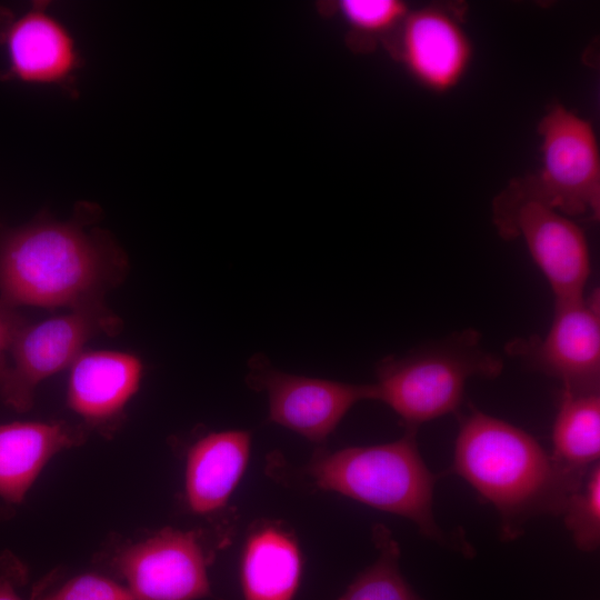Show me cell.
<instances>
[{"label": "cell", "mask_w": 600, "mask_h": 600, "mask_svg": "<svg viewBox=\"0 0 600 600\" xmlns=\"http://www.w3.org/2000/svg\"><path fill=\"white\" fill-rule=\"evenodd\" d=\"M27 323L16 307L0 299V382L9 368L12 344Z\"/></svg>", "instance_id": "cell-22"}, {"label": "cell", "mask_w": 600, "mask_h": 600, "mask_svg": "<svg viewBox=\"0 0 600 600\" xmlns=\"http://www.w3.org/2000/svg\"><path fill=\"white\" fill-rule=\"evenodd\" d=\"M38 1L16 16L0 7V47L6 56L3 80L54 84L70 89L81 58L67 28Z\"/></svg>", "instance_id": "cell-11"}, {"label": "cell", "mask_w": 600, "mask_h": 600, "mask_svg": "<svg viewBox=\"0 0 600 600\" xmlns=\"http://www.w3.org/2000/svg\"><path fill=\"white\" fill-rule=\"evenodd\" d=\"M301 571L300 547L289 528L268 520L252 526L240 562L244 600H292Z\"/></svg>", "instance_id": "cell-16"}, {"label": "cell", "mask_w": 600, "mask_h": 600, "mask_svg": "<svg viewBox=\"0 0 600 600\" xmlns=\"http://www.w3.org/2000/svg\"><path fill=\"white\" fill-rule=\"evenodd\" d=\"M32 600H137L126 584L97 573L71 578L50 593L36 594Z\"/></svg>", "instance_id": "cell-21"}, {"label": "cell", "mask_w": 600, "mask_h": 600, "mask_svg": "<svg viewBox=\"0 0 600 600\" xmlns=\"http://www.w3.org/2000/svg\"><path fill=\"white\" fill-rule=\"evenodd\" d=\"M500 357L487 351L471 329L456 332L402 358L389 357L377 369V400L388 404L407 428L456 412L473 377L497 378Z\"/></svg>", "instance_id": "cell-4"}, {"label": "cell", "mask_w": 600, "mask_h": 600, "mask_svg": "<svg viewBox=\"0 0 600 600\" xmlns=\"http://www.w3.org/2000/svg\"><path fill=\"white\" fill-rule=\"evenodd\" d=\"M452 469L494 507L506 541L534 517L561 516L587 474L564 470L528 432L476 408L460 420Z\"/></svg>", "instance_id": "cell-2"}, {"label": "cell", "mask_w": 600, "mask_h": 600, "mask_svg": "<svg viewBox=\"0 0 600 600\" xmlns=\"http://www.w3.org/2000/svg\"><path fill=\"white\" fill-rule=\"evenodd\" d=\"M301 472L312 487L403 517L432 541L464 554L473 552L463 537L447 534L434 519L437 476L420 454L417 429L407 428L400 439L383 444L319 448Z\"/></svg>", "instance_id": "cell-3"}, {"label": "cell", "mask_w": 600, "mask_h": 600, "mask_svg": "<svg viewBox=\"0 0 600 600\" xmlns=\"http://www.w3.org/2000/svg\"><path fill=\"white\" fill-rule=\"evenodd\" d=\"M527 367L561 381L563 390L599 392L600 297L554 302V317L543 338H518L506 346Z\"/></svg>", "instance_id": "cell-7"}, {"label": "cell", "mask_w": 600, "mask_h": 600, "mask_svg": "<svg viewBox=\"0 0 600 600\" xmlns=\"http://www.w3.org/2000/svg\"><path fill=\"white\" fill-rule=\"evenodd\" d=\"M251 434L243 430L208 433L188 450L184 494L189 508L210 514L223 508L248 464Z\"/></svg>", "instance_id": "cell-15"}, {"label": "cell", "mask_w": 600, "mask_h": 600, "mask_svg": "<svg viewBox=\"0 0 600 600\" xmlns=\"http://www.w3.org/2000/svg\"><path fill=\"white\" fill-rule=\"evenodd\" d=\"M541 167L512 182L494 201L493 214L524 201L540 202L569 218L600 216V153L592 124L560 103L538 126Z\"/></svg>", "instance_id": "cell-5"}, {"label": "cell", "mask_w": 600, "mask_h": 600, "mask_svg": "<svg viewBox=\"0 0 600 600\" xmlns=\"http://www.w3.org/2000/svg\"><path fill=\"white\" fill-rule=\"evenodd\" d=\"M552 458L564 470L584 476L600 458V394L563 390L552 426Z\"/></svg>", "instance_id": "cell-17"}, {"label": "cell", "mask_w": 600, "mask_h": 600, "mask_svg": "<svg viewBox=\"0 0 600 600\" xmlns=\"http://www.w3.org/2000/svg\"><path fill=\"white\" fill-rule=\"evenodd\" d=\"M209 556L199 533L164 528L120 551L113 564L137 600L210 596Z\"/></svg>", "instance_id": "cell-9"}, {"label": "cell", "mask_w": 600, "mask_h": 600, "mask_svg": "<svg viewBox=\"0 0 600 600\" xmlns=\"http://www.w3.org/2000/svg\"><path fill=\"white\" fill-rule=\"evenodd\" d=\"M142 370L132 353L83 350L70 366L68 404L89 427L111 432L138 391Z\"/></svg>", "instance_id": "cell-13"}, {"label": "cell", "mask_w": 600, "mask_h": 600, "mask_svg": "<svg viewBox=\"0 0 600 600\" xmlns=\"http://www.w3.org/2000/svg\"><path fill=\"white\" fill-rule=\"evenodd\" d=\"M339 7L353 29L368 34L400 27L409 12L407 6L397 0H343Z\"/></svg>", "instance_id": "cell-20"}, {"label": "cell", "mask_w": 600, "mask_h": 600, "mask_svg": "<svg viewBox=\"0 0 600 600\" xmlns=\"http://www.w3.org/2000/svg\"><path fill=\"white\" fill-rule=\"evenodd\" d=\"M121 329V319L104 300L36 324L27 323L12 344L11 363L0 382L2 400L18 412L28 411L41 381L70 367L92 338L114 336Z\"/></svg>", "instance_id": "cell-6"}, {"label": "cell", "mask_w": 600, "mask_h": 600, "mask_svg": "<svg viewBox=\"0 0 600 600\" xmlns=\"http://www.w3.org/2000/svg\"><path fill=\"white\" fill-rule=\"evenodd\" d=\"M86 437L83 426L64 421L0 423V498L20 503L48 461Z\"/></svg>", "instance_id": "cell-14"}, {"label": "cell", "mask_w": 600, "mask_h": 600, "mask_svg": "<svg viewBox=\"0 0 600 600\" xmlns=\"http://www.w3.org/2000/svg\"><path fill=\"white\" fill-rule=\"evenodd\" d=\"M83 203L70 220L40 218L0 239V299L12 307L104 300L128 272L126 253Z\"/></svg>", "instance_id": "cell-1"}, {"label": "cell", "mask_w": 600, "mask_h": 600, "mask_svg": "<svg viewBox=\"0 0 600 600\" xmlns=\"http://www.w3.org/2000/svg\"><path fill=\"white\" fill-rule=\"evenodd\" d=\"M248 384L264 390L269 420L314 443H323L352 406L377 400L372 384H352L289 374L274 369L261 354L250 362Z\"/></svg>", "instance_id": "cell-8"}, {"label": "cell", "mask_w": 600, "mask_h": 600, "mask_svg": "<svg viewBox=\"0 0 600 600\" xmlns=\"http://www.w3.org/2000/svg\"><path fill=\"white\" fill-rule=\"evenodd\" d=\"M501 237H521L544 274L554 302L584 296L590 276V252L583 230L569 217L537 201H524L493 214Z\"/></svg>", "instance_id": "cell-10"}, {"label": "cell", "mask_w": 600, "mask_h": 600, "mask_svg": "<svg viewBox=\"0 0 600 600\" xmlns=\"http://www.w3.org/2000/svg\"><path fill=\"white\" fill-rule=\"evenodd\" d=\"M372 538L379 557L338 600H421L400 573V548L392 533L376 524Z\"/></svg>", "instance_id": "cell-18"}, {"label": "cell", "mask_w": 600, "mask_h": 600, "mask_svg": "<svg viewBox=\"0 0 600 600\" xmlns=\"http://www.w3.org/2000/svg\"><path fill=\"white\" fill-rule=\"evenodd\" d=\"M576 547L594 551L600 543V467L593 466L569 497L561 514Z\"/></svg>", "instance_id": "cell-19"}, {"label": "cell", "mask_w": 600, "mask_h": 600, "mask_svg": "<svg viewBox=\"0 0 600 600\" xmlns=\"http://www.w3.org/2000/svg\"><path fill=\"white\" fill-rule=\"evenodd\" d=\"M26 580L27 572L21 562L12 554L3 553L0 557V600H24L18 589Z\"/></svg>", "instance_id": "cell-23"}, {"label": "cell", "mask_w": 600, "mask_h": 600, "mask_svg": "<svg viewBox=\"0 0 600 600\" xmlns=\"http://www.w3.org/2000/svg\"><path fill=\"white\" fill-rule=\"evenodd\" d=\"M399 29V60L419 84L442 93L460 83L471 63L472 46L452 11L429 6L408 12Z\"/></svg>", "instance_id": "cell-12"}]
</instances>
